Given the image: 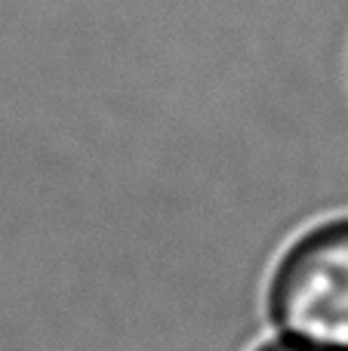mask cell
I'll return each mask as SVG.
<instances>
[{
  "label": "cell",
  "instance_id": "7a4b0ae2",
  "mask_svg": "<svg viewBox=\"0 0 348 351\" xmlns=\"http://www.w3.org/2000/svg\"><path fill=\"white\" fill-rule=\"evenodd\" d=\"M256 351H321V348L302 346V342H293V339H281V336H271V339L262 342Z\"/></svg>",
  "mask_w": 348,
  "mask_h": 351
},
{
  "label": "cell",
  "instance_id": "6da1fadb",
  "mask_svg": "<svg viewBox=\"0 0 348 351\" xmlns=\"http://www.w3.org/2000/svg\"><path fill=\"white\" fill-rule=\"evenodd\" d=\"M275 336L348 351V216L314 222L277 256L269 278Z\"/></svg>",
  "mask_w": 348,
  "mask_h": 351
}]
</instances>
